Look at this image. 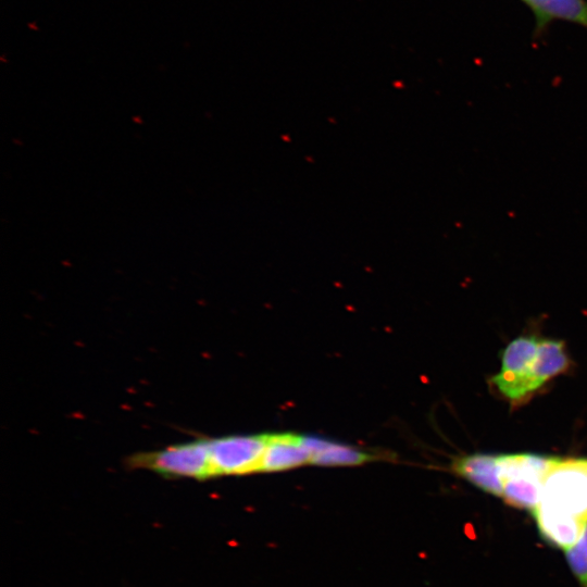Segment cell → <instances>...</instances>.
<instances>
[{
  "label": "cell",
  "instance_id": "cell-1",
  "mask_svg": "<svg viewBox=\"0 0 587 587\" xmlns=\"http://www.w3.org/2000/svg\"><path fill=\"white\" fill-rule=\"evenodd\" d=\"M533 513L549 544L566 548L578 539L587 521V458H557Z\"/></svg>",
  "mask_w": 587,
  "mask_h": 587
},
{
  "label": "cell",
  "instance_id": "cell-2",
  "mask_svg": "<svg viewBox=\"0 0 587 587\" xmlns=\"http://www.w3.org/2000/svg\"><path fill=\"white\" fill-rule=\"evenodd\" d=\"M557 458L528 452L497 454L501 498L514 508L534 511Z\"/></svg>",
  "mask_w": 587,
  "mask_h": 587
},
{
  "label": "cell",
  "instance_id": "cell-3",
  "mask_svg": "<svg viewBox=\"0 0 587 587\" xmlns=\"http://www.w3.org/2000/svg\"><path fill=\"white\" fill-rule=\"evenodd\" d=\"M132 469H146L171 477L207 479L213 477L207 439L172 445L160 450L138 452L127 458Z\"/></svg>",
  "mask_w": 587,
  "mask_h": 587
},
{
  "label": "cell",
  "instance_id": "cell-4",
  "mask_svg": "<svg viewBox=\"0 0 587 587\" xmlns=\"http://www.w3.org/2000/svg\"><path fill=\"white\" fill-rule=\"evenodd\" d=\"M539 342L536 335H521L501 354V369L491 383L512 405H520L534 395L530 377Z\"/></svg>",
  "mask_w": 587,
  "mask_h": 587
},
{
  "label": "cell",
  "instance_id": "cell-5",
  "mask_svg": "<svg viewBox=\"0 0 587 587\" xmlns=\"http://www.w3.org/2000/svg\"><path fill=\"white\" fill-rule=\"evenodd\" d=\"M213 476L259 472L266 435H232L208 438Z\"/></svg>",
  "mask_w": 587,
  "mask_h": 587
},
{
  "label": "cell",
  "instance_id": "cell-6",
  "mask_svg": "<svg viewBox=\"0 0 587 587\" xmlns=\"http://www.w3.org/2000/svg\"><path fill=\"white\" fill-rule=\"evenodd\" d=\"M310 463L303 436L291 433L266 434L259 472H277Z\"/></svg>",
  "mask_w": 587,
  "mask_h": 587
},
{
  "label": "cell",
  "instance_id": "cell-7",
  "mask_svg": "<svg viewBox=\"0 0 587 587\" xmlns=\"http://www.w3.org/2000/svg\"><path fill=\"white\" fill-rule=\"evenodd\" d=\"M452 472L483 491L502 497L497 454L475 452L453 460Z\"/></svg>",
  "mask_w": 587,
  "mask_h": 587
},
{
  "label": "cell",
  "instance_id": "cell-8",
  "mask_svg": "<svg viewBox=\"0 0 587 587\" xmlns=\"http://www.w3.org/2000/svg\"><path fill=\"white\" fill-rule=\"evenodd\" d=\"M533 13L535 32L541 34L557 21L587 29V0H521Z\"/></svg>",
  "mask_w": 587,
  "mask_h": 587
},
{
  "label": "cell",
  "instance_id": "cell-9",
  "mask_svg": "<svg viewBox=\"0 0 587 587\" xmlns=\"http://www.w3.org/2000/svg\"><path fill=\"white\" fill-rule=\"evenodd\" d=\"M310 453V463L324 466L359 465L375 459V455L355 447L313 436H303Z\"/></svg>",
  "mask_w": 587,
  "mask_h": 587
},
{
  "label": "cell",
  "instance_id": "cell-10",
  "mask_svg": "<svg viewBox=\"0 0 587 587\" xmlns=\"http://www.w3.org/2000/svg\"><path fill=\"white\" fill-rule=\"evenodd\" d=\"M570 359L564 342L558 339H540L532 370V389L535 394L548 380L564 373Z\"/></svg>",
  "mask_w": 587,
  "mask_h": 587
},
{
  "label": "cell",
  "instance_id": "cell-11",
  "mask_svg": "<svg viewBox=\"0 0 587 587\" xmlns=\"http://www.w3.org/2000/svg\"><path fill=\"white\" fill-rule=\"evenodd\" d=\"M567 564L582 587H587V521L577 541L565 550Z\"/></svg>",
  "mask_w": 587,
  "mask_h": 587
}]
</instances>
